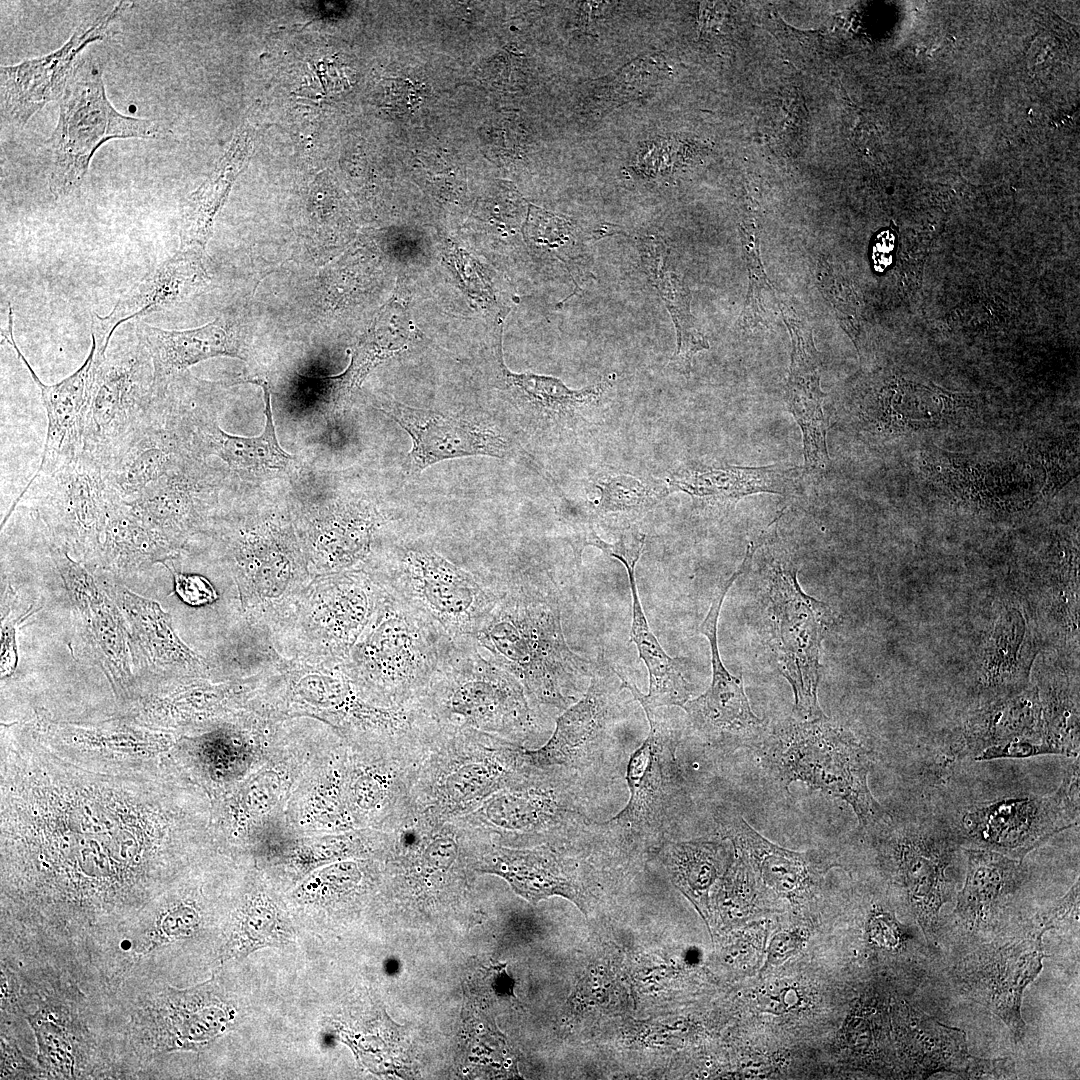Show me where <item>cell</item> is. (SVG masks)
Instances as JSON below:
<instances>
[{"instance_id":"1","label":"cell","mask_w":1080,"mask_h":1080,"mask_svg":"<svg viewBox=\"0 0 1080 1080\" xmlns=\"http://www.w3.org/2000/svg\"><path fill=\"white\" fill-rule=\"evenodd\" d=\"M472 640L534 701L564 710L582 692L596 665L569 647L558 593L549 577L523 575L501 583L496 604Z\"/></svg>"},{"instance_id":"2","label":"cell","mask_w":1080,"mask_h":1080,"mask_svg":"<svg viewBox=\"0 0 1080 1080\" xmlns=\"http://www.w3.org/2000/svg\"><path fill=\"white\" fill-rule=\"evenodd\" d=\"M206 533L234 580L242 617L272 638L312 580L293 519L278 510L216 515Z\"/></svg>"},{"instance_id":"3","label":"cell","mask_w":1080,"mask_h":1080,"mask_svg":"<svg viewBox=\"0 0 1080 1080\" xmlns=\"http://www.w3.org/2000/svg\"><path fill=\"white\" fill-rule=\"evenodd\" d=\"M452 643L428 617L384 590L339 667L374 700L410 706L424 696Z\"/></svg>"},{"instance_id":"4","label":"cell","mask_w":1080,"mask_h":1080,"mask_svg":"<svg viewBox=\"0 0 1080 1080\" xmlns=\"http://www.w3.org/2000/svg\"><path fill=\"white\" fill-rule=\"evenodd\" d=\"M365 571L453 641L473 638L501 588V583H487L423 544H398L378 551Z\"/></svg>"},{"instance_id":"5","label":"cell","mask_w":1080,"mask_h":1080,"mask_svg":"<svg viewBox=\"0 0 1080 1080\" xmlns=\"http://www.w3.org/2000/svg\"><path fill=\"white\" fill-rule=\"evenodd\" d=\"M767 761L786 788L801 781L847 802L864 829L889 818L869 789L867 750L826 716L781 726L770 741Z\"/></svg>"},{"instance_id":"6","label":"cell","mask_w":1080,"mask_h":1080,"mask_svg":"<svg viewBox=\"0 0 1080 1080\" xmlns=\"http://www.w3.org/2000/svg\"><path fill=\"white\" fill-rule=\"evenodd\" d=\"M384 589L365 570L312 578L272 637L287 660L317 667L345 663Z\"/></svg>"},{"instance_id":"7","label":"cell","mask_w":1080,"mask_h":1080,"mask_svg":"<svg viewBox=\"0 0 1080 1080\" xmlns=\"http://www.w3.org/2000/svg\"><path fill=\"white\" fill-rule=\"evenodd\" d=\"M528 693L472 639L453 641L419 704L427 720L523 736L533 726Z\"/></svg>"},{"instance_id":"8","label":"cell","mask_w":1080,"mask_h":1080,"mask_svg":"<svg viewBox=\"0 0 1080 1080\" xmlns=\"http://www.w3.org/2000/svg\"><path fill=\"white\" fill-rule=\"evenodd\" d=\"M650 729L626 768L629 799L617 815L590 822L589 836L620 846H663L682 789L676 750L681 731L667 707L642 705Z\"/></svg>"},{"instance_id":"9","label":"cell","mask_w":1080,"mask_h":1080,"mask_svg":"<svg viewBox=\"0 0 1080 1080\" xmlns=\"http://www.w3.org/2000/svg\"><path fill=\"white\" fill-rule=\"evenodd\" d=\"M56 127L47 141L51 156L49 190L66 196L83 182L95 151L117 138L155 139L165 133L157 120L119 113L106 96L103 69L79 59L64 89Z\"/></svg>"},{"instance_id":"10","label":"cell","mask_w":1080,"mask_h":1080,"mask_svg":"<svg viewBox=\"0 0 1080 1080\" xmlns=\"http://www.w3.org/2000/svg\"><path fill=\"white\" fill-rule=\"evenodd\" d=\"M36 510L51 544L88 568H99L110 510L118 496L108 486L99 460L82 451L50 472L33 478Z\"/></svg>"},{"instance_id":"11","label":"cell","mask_w":1080,"mask_h":1080,"mask_svg":"<svg viewBox=\"0 0 1080 1080\" xmlns=\"http://www.w3.org/2000/svg\"><path fill=\"white\" fill-rule=\"evenodd\" d=\"M1079 823V783L1063 777L1049 796L1018 794L968 807L949 827L959 845L1018 861L1054 835Z\"/></svg>"},{"instance_id":"12","label":"cell","mask_w":1080,"mask_h":1080,"mask_svg":"<svg viewBox=\"0 0 1080 1080\" xmlns=\"http://www.w3.org/2000/svg\"><path fill=\"white\" fill-rule=\"evenodd\" d=\"M96 353L83 443L99 460L141 421L156 391L151 356L135 326L105 354Z\"/></svg>"},{"instance_id":"13","label":"cell","mask_w":1080,"mask_h":1080,"mask_svg":"<svg viewBox=\"0 0 1080 1080\" xmlns=\"http://www.w3.org/2000/svg\"><path fill=\"white\" fill-rule=\"evenodd\" d=\"M769 582L773 641L779 669L793 690L794 719L824 717L817 692L828 608L802 591L797 569L790 561L775 560Z\"/></svg>"},{"instance_id":"14","label":"cell","mask_w":1080,"mask_h":1080,"mask_svg":"<svg viewBox=\"0 0 1080 1080\" xmlns=\"http://www.w3.org/2000/svg\"><path fill=\"white\" fill-rule=\"evenodd\" d=\"M196 455L184 418V404L171 384L156 396L141 421L99 462L109 488L125 501L175 471Z\"/></svg>"},{"instance_id":"15","label":"cell","mask_w":1080,"mask_h":1080,"mask_svg":"<svg viewBox=\"0 0 1080 1080\" xmlns=\"http://www.w3.org/2000/svg\"><path fill=\"white\" fill-rule=\"evenodd\" d=\"M1047 931L1033 919L1008 935L979 946L958 965L964 992L999 1017L1016 1041L1025 1035L1021 1015L1024 992L1043 968V936Z\"/></svg>"},{"instance_id":"16","label":"cell","mask_w":1080,"mask_h":1080,"mask_svg":"<svg viewBox=\"0 0 1080 1080\" xmlns=\"http://www.w3.org/2000/svg\"><path fill=\"white\" fill-rule=\"evenodd\" d=\"M880 845L890 858L908 903L928 941L936 934L941 907L951 900V872L959 844L949 829L922 824L878 826Z\"/></svg>"},{"instance_id":"17","label":"cell","mask_w":1080,"mask_h":1080,"mask_svg":"<svg viewBox=\"0 0 1080 1080\" xmlns=\"http://www.w3.org/2000/svg\"><path fill=\"white\" fill-rule=\"evenodd\" d=\"M49 550L68 594L85 648L113 686L127 692L134 677L124 616L92 576L90 568L53 544Z\"/></svg>"},{"instance_id":"18","label":"cell","mask_w":1080,"mask_h":1080,"mask_svg":"<svg viewBox=\"0 0 1080 1080\" xmlns=\"http://www.w3.org/2000/svg\"><path fill=\"white\" fill-rule=\"evenodd\" d=\"M623 689L615 668L601 655L583 696L557 718L543 747L525 751V759L536 767L573 771L592 766L608 743L616 720V699Z\"/></svg>"},{"instance_id":"19","label":"cell","mask_w":1080,"mask_h":1080,"mask_svg":"<svg viewBox=\"0 0 1080 1080\" xmlns=\"http://www.w3.org/2000/svg\"><path fill=\"white\" fill-rule=\"evenodd\" d=\"M132 4L121 1L90 22H83L60 48L47 55L1 66L5 117L24 125L47 103L61 98L81 51L89 44L113 35L119 19Z\"/></svg>"},{"instance_id":"20","label":"cell","mask_w":1080,"mask_h":1080,"mask_svg":"<svg viewBox=\"0 0 1080 1080\" xmlns=\"http://www.w3.org/2000/svg\"><path fill=\"white\" fill-rule=\"evenodd\" d=\"M312 578L366 570L388 518L365 501L341 502L294 520Z\"/></svg>"},{"instance_id":"21","label":"cell","mask_w":1080,"mask_h":1080,"mask_svg":"<svg viewBox=\"0 0 1080 1080\" xmlns=\"http://www.w3.org/2000/svg\"><path fill=\"white\" fill-rule=\"evenodd\" d=\"M202 460L188 461L128 501L179 554L194 536L206 533L216 517V475Z\"/></svg>"},{"instance_id":"22","label":"cell","mask_w":1080,"mask_h":1080,"mask_svg":"<svg viewBox=\"0 0 1080 1080\" xmlns=\"http://www.w3.org/2000/svg\"><path fill=\"white\" fill-rule=\"evenodd\" d=\"M100 586L124 616L134 668L168 679L211 675L208 659L178 637L171 616L159 603L132 592L113 577L104 578Z\"/></svg>"},{"instance_id":"23","label":"cell","mask_w":1080,"mask_h":1080,"mask_svg":"<svg viewBox=\"0 0 1080 1080\" xmlns=\"http://www.w3.org/2000/svg\"><path fill=\"white\" fill-rule=\"evenodd\" d=\"M733 583L732 578H727L716 587L709 611L699 628L710 645V686L703 694L688 700L681 707L693 728L705 738L718 743L750 737L763 726V720L751 709L741 676L732 675L726 669L718 648V619L724 598Z\"/></svg>"},{"instance_id":"24","label":"cell","mask_w":1080,"mask_h":1080,"mask_svg":"<svg viewBox=\"0 0 1080 1080\" xmlns=\"http://www.w3.org/2000/svg\"><path fill=\"white\" fill-rule=\"evenodd\" d=\"M645 545V535L625 531L615 543H606L603 552L621 562L626 569L632 599L630 641L636 645L640 659L649 673V691L642 693L624 673L616 669L624 689L642 705L651 707H682L690 700L692 690L683 674L680 658L670 657L651 630L638 594L635 567Z\"/></svg>"},{"instance_id":"25","label":"cell","mask_w":1080,"mask_h":1080,"mask_svg":"<svg viewBox=\"0 0 1080 1080\" xmlns=\"http://www.w3.org/2000/svg\"><path fill=\"white\" fill-rule=\"evenodd\" d=\"M380 410L410 436L408 471L417 474L438 462L469 456L503 458L506 439L478 422L432 410L388 402Z\"/></svg>"},{"instance_id":"26","label":"cell","mask_w":1080,"mask_h":1080,"mask_svg":"<svg viewBox=\"0 0 1080 1080\" xmlns=\"http://www.w3.org/2000/svg\"><path fill=\"white\" fill-rule=\"evenodd\" d=\"M512 403L528 425L555 435H577L592 426L610 390V376L595 385L571 389L560 379L530 372L515 373L501 363Z\"/></svg>"},{"instance_id":"27","label":"cell","mask_w":1080,"mask_h":1080,"mask_svg":"<svg viewBox=\"0 0 1080 1080\" xmlns=\"http://www.w3.org/2000/svg\"><path fill=\"white\" fill-rule=\"evenodd\" d=\"M780 308L792 344L785 401L802 431L804 470L824 471L830 463L826 443L829 420L823 409L826 394L820 384L818 351L807 322L782 301Z\"/></svg>"},{"instance_id":"28","label":"cell","mask_w":1080,"mask_h":1080,"mask_svg":"<svg viewBox=\"0 0 1080 1080\" xmlns=\"http://www.w3.org/2000/svg\"><path fill=\"white\" fill-rule=\"evenodd\" d=\"M5 339L25 364L38 386L47 413V435L39 468L34 476L47 473L84 451V420L96 365V346L92 342L83 364L62 381L47 385L34 372L21 353L13 336V310L8 308Z\"/></svg>"},{"instance_id":"29","label":"cell","mask_w":1080,"mask_h":1080,"mask_svg":"<svg viewBox=\"0 0 1080 1080\" xmlns=\"http://www.w3.org/2000/svg\"><path fill=\"white\" fill-rule=\"evenodd\" d=\"M203 251L181 248L126 291L107 315L93 313L91 339L98 352L106 353L115 330L123 323L171 307L205 283Z\"/></svg>"},{"instance_id":"30","label":"cell","mask_w":1080,"mask_h":1080,"mask_svg":"<svg viewBox=\"0 0 1080 1080\" xmlns=\"http://www.w3.org/2000/svg\"><path fill=\"white\" fill-rule=\"evenodd\" d=\"M264 393L265 424L258 436H239L226 433L216 423L212 414L202 409H188L185 418L191 444L201 458L213 455L239 473L256 476L276 475L290 470L295 461L280 446L275 432L268 383L252 380Z\"/></svg>"},{"instance_id":"31","label":"cell","mask_w":1080,"mask_h":1080,"mask_svg":"<svg viewBox=\"0 0 1080 1080\" xmlns=\"http://www.w3.org/2000/svg\"><path fill=\"white\" fill-rule=\"evenodd\" d=\"M905 1014L908 1057L917 1078L925 1079L940 1072L965 1079L1011 1077L1014 1068L1010 1059H984L972 1055L963 1030L949 1027L911 1007Z\"/></svg>"},{"instance_id":"32","label":"cell","mask_w":1080,"mask_h":1080,"mask_svg":"<svg viewBox=\"0 0 1080 1080\" xmlns=\"http://www.w3.org/2000/svg\"><path fill=\"white\" fill-rule=\"evenodd\" d=\"M484 867L486 872L503 877L515 892L534 904L558 895L587 913L589 892L577 862L548 846L500 848Z\"/></svg>"},{"instance_id":"33","label":"cell","mask_w":1080,"mask_h":1080,"mask_svg":"<svg viewBox=\"0 0 1080 1080\" xmlns=\"http://www.w3.org/2000/svg\"><path fill=\"white\" fill-rule=\"evenodd\" d=\"M799 468L777 464L762 467L680 465L665 480L670 494L683 492L696 506L704 509H728L745 496L755 493H785Z\"/></svg>"},{"instance_id":"34","label":"cell","mask_w":1080,"mask_h":1080,"mask_svg":"<svg viewBox=\"0 0 1080 1080\" xmlns=\"http://www.w3.org/2000/svg\"><path fill=\"white\" fill-rule=\"evenodd\" d=\"M135 328L151 356L155 388L166 386L204 360L220 356L241 358L239 343L221 318L187 330H166L142 321L136 322Z\"/></svg>"},{"instance_id":"35","label":"cell","mask_w":1080,"mask_h":1080,"mask_svg":"<svg viewBox=\"0 0 1080 1080\" xmlns=\"http://www.w3.org/2000/svg\"><path fill=\"white\" fill-rule=\"evenodd\" d=\"M722 831L741 859L778 896L799 900L811 894L817 873L810 853L796 852L774 844L741 816L726 820Z\"/></svg>"},{"instance_id":"36","label":"cell","mask_w":1080,"mask_h":1080,"mask_svg":"<svg viewBox=\"0 0 1080 1080\" xmlns=\"http://www.w3.org/2000/svg\"><path fill=\"white\" fill-rule=\"evenodd\" d=\"M967 870L957 895L955 914L969 929L987 927L995 920L1027 877L1022 861L998 852L966 848Z\"/></svg>"},{"instance_id":"37","label":"cell","mask_w":1080,"mask_h":1080,"mask_svg":"<svg viewBox=\"0 0 1080 1080\" xmlns=\"http://www.w3.org/2000/svg\"><path fill=\"white\" fill-rule=\"evenodd\" d=\"M1041 709L1038 695L1032 691L997 700L967 721L945 756L952 761L974 759L989 747L1015 739L1042 741Z\"/></svg>"},{"instance_id":"38","label":"cell","mask_w":1080,"mask_h":1080,"mask_svg":"<svg viewBox=\"0 0 1080 1080\" xmlns=\"http://www.w3.org/2000/svg\"><path fill=\"white\" fill-rule=\"evenodd\" d=\"M180 554L131 506L117 496L105 531L99 568L112 575L139 572L172 562Z\"/></svg>"},{"instance_id":"39","label":"cell","mask_w":1080,"mask_h":1080,"mask_svg":"<svg viewBox=\"0 0 1080 1080\" xmlns=\"http://www.w3.org/2000/svg\"><path fill=\"white\" fill-rule=\"evenodd\" d=\"M640 252L644 270L657 288L676 328L677 349L669 365L682 374H689L694 355L709 348L691 313V293L683 280L667 268L666 247L661 241L642 240Z\"/></svg>"},{"instance_id":"40","label":"cell","mask_w":1080,"mask_h":1080,"mask_svg":"<svg viewBox=\"0 0 1080 1080\" xmlns=\"http://www.w3.org/2000/svg\"><path fill=\"white\" fill-rule=\"evenodd\" d=\"M591 484L597 496L587 505L594 522L624 531L670 494L665 480L630 473L602 471L593 476Z\"/></svg>"},{"instance_id":"41","label":"cell","mask_w":1080,"mask_h":1080,"mask_svg":"<svg viewBox=\"0 0 1080 1080\" xmlns=\"http://www.w3.org/2000/svg\"><path fill=\"white\" fill-rule=\"evenodd\" d=\"M730 851L724 842L689 840L666 845L668 872L674 885L708 922L710 892L730 866Z\"/></svg>"},{"instance_id":"42","label":"cell","mask_w":1080,"mask_h":1080,"mask_svg":"<svg viewBox=\"0 0 1080 1080\" xmlns=\"http://www.w3.org/2000/svg\"><path fill=\"white\" fill-rule=\"evenodd\" d=\"M239 153L238 144L233 145L209 177L190 195L181 218L182 248L193 247L204 250L211 235L214 218L223 205L238 172L242 160Z\"/></svg>"},{"instance_id":"43","label":"cell","mask_w":1080,"mask_h":1080,"mask_svg":"<svg viewBox=\"0 0 1080 1080\" xmlns=\"http://www.w3.org/2000/svg\"><path fill=\"white\" fill-rule=\"evenodd\" d=\"M740 236L748 266L749 287L738 325L744 329L768 327L775 320L778 311L781 312L780 301L765 273L754 229L741 226Z\"/></svg>"},{"instance_id":"44","label":"cell","mask_w":1080,"mask_h":1080,"mask_svg":"<svg viewBox=\"0 0 1080 1080\" xmlns=\"http://www.w3.org/2000/svg\"><path fill=\"white\" fill-rule=\"evenodd\" d=\"M817 279L822 295L830 303L840 325L856 343L858 327L851 288L824 256L817 264Z\"/></svg>"},{"instance_id":"45","label":"cell","mask_w":1080,"mask_h":1080,"mask_svg":"<svg viewBox=\"0 0 1080 1080\" xmlns=\"http://www.w3.org/2000/svg\"><path fill=\"white\" fill-rule=\"evenodd\" d=\"M278 912L272 902L260 896L247 908L240 928V937L244 940L242 950L283 940Z\"/></svg>"},{"instance_id":"46","label":"cell","mask_w":1080,"mask_h":1080,"mask_svg":"<svg viewBox=\"0 0 1080 1080\" xmlns=\"http://www.w3.org/2000/svg\"><path fill=\"white\" fill-rule=\"evenodd\" d=\"M494 777L495 772L485 764H467L448 776L444 792L450 802L464 803L486 792Z\"/></svg>"},{"instance_id":"47","label":"cell","mask_w":1080,"mask_h":1080,"mask_svg":"<svg viewBox=\"0 0 1080 1080\" xmlns=\"http://www.w3.org/2000/svg\"><path fill=\"white\" fill-rule=\"evenodd\" d=\"M16 596L11 587L6 590L2 603L1 618V676L6 677L13 673L16 668L18 657L16 648L15 627L23 618L13 617V607Z\"/></svg>"},{"instance_id":"48","label":"cell","mask_w":1080,"mask_h":1080,"mask_svg":"<svg viewBox=\"0 0 1080 1080\" xmlns=\"http://www.w3.org/2000/svg\"><path fill=\"white\" fill-rule=\"evenodd\" d=\"M173 575L174 590L178 597L190 606H203L214 602L217 592L208 579L201 575L184 574L174 569L171 562L164 564Z\"/></svg>"},{"instance_id":"49","label":"cell","mask_w":1080,"mask_h":1080,"mask_svg":"<svg viewBox=\"0 0 1080 1080\" xmlns=\"http://www.w3.org/2000/svg\"><path fill=\"white\" fill-rule=\"evenodd\" d=\"M1040 755H1057L1056 751L1042 741L1015 739L982 751L975 761H991L1005 758H1030Z\"/></svg>"},{"instance_id":"50","label":"cell","mask_w":1080,"mask_h":1080,"mask_svg":"<svg viewBox=\"0 0 1080 1080\" xmlns=\"http://www.w3.org/2000/svg\"><path fill=\"white\" fill-rule=\"evenodd\" d=\"M869 941L883 949H897L905 939V933L898 921L888 912L877 910L872 913L867 925Z\"/></svg>"},{"instance_id":"51","label":"cell","mask_w":1080,"mask_h":1080,"mask_svg":"<svg viewBox=\"0 0 1080 1080\" xmlns=\"http://www.w3.org/2000/svg\"><path fill=\"white\" fill-rule=\"evenodd\" d=\"M349 792L351 801L358 808L371 810L383 800L385 782L377 774H362L352 782Z\"/></svg>"},{"instance_id":"52","label":"cell","mask_w":1080,"mask_h":1080,"mask_svg":"<svg viewBox=\"0 0 1080 1080\" xmlns=\"http://www.w3.org/2000/svg\"><path fill=\"white\" fill-rule=\"evenodd\" d=\"M802 938L796 933H778L768 948L767 965H777L792 956L801 946Z\"/></svg>"},{"instance_id":"53","label":"cell","mask_w":1080,"mask_h":1080,"mask_svg":"<svg viewBox=\"0 0 1080 1080\" xmlns=\"http://www.w3.org/2000/svg\"><path fill=\"white\" fill-rule=\"evenodd\" d=\"M387 98L397 111L406 112L414 109L420 100L416 87L413 83L404 80H390Z\"/></svg>"},{"instance_id":"54","label":"cell","mask_w":1080,"mask_h":1080,"mask_svg":"<svg viewBox=\"0 0 1080 1080\" xmlns=\"http://www.w3.org/2000/svg\"><path fill=\"white\" fill-rule=\"evenodd\" d=\"M456 846L449 838H439L432 842L425 851L424 858L431 869L447 867L454 859Z\"/></svg>"}]
</instances>
